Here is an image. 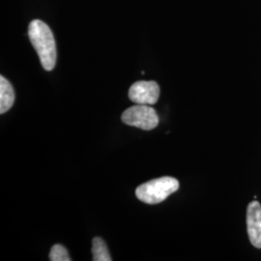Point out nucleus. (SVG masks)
<instances>
[{"label": "nucleus", "instance_id": "obj_1", "mask_svg": "<svg viewBox=\"0 0 261 261\" xmlns=\"http://www.w3.org/2000/svg\"><path fill=\"white\" fill-rule=\"evenodd\" d=\"M28 36L37 51L41 64L46 71H51L56 64V45L53 31L47 23L34 19L28 28Z\"/></svg>", "mask_w": 261, "mask_h": 261}, {"label": "nucleus", "instance_id": "obj_2", "mask_svg": "<svg viewBox=\"0 0 261 261\" xmlns=\"http://www.w3.org/2000/svg\"><path fill=\"white\" fill-rule=\"evenodd\" d=\"M179 189L177 179L161 177L148 181L136 190V196L144 203L158 204L166 200L171 194Z\"/></svg>", "mask_w": 261, "mask_h": 261}, {"label": "nucleus", "instance_id": "obj_3", "mask_svg": "<svg viewBox=\"0 0 261 261\" xmlns=\"http://www.w3.org/2000/svg\"><path fill=\"white\" fill-rule=\"evenodd\" d=\"M122 121L128 126L151 130L158 126L160 120L157 112L153 108L148 105L137 103L123 112Z\"/></svg>", "mask_w": 261, "mask_h": 261}, {"label": "nucleus", "instance_id": "obj_4", "mask_svg": "<svg viewBox=\"0 0 261 261\" xmlns=\"http://www.w3.org/2000/svg\"><path fill=\"white\" fill-rule=\"evenodd\" d=\"M129 98L138 105H155L160 98V86L156 82H138L130 86Z\"/></svg>", "mask_w": 261, "mask_h": 261}, {"label": "nucleus", "instance_id": "obj_5", "mask_svg": "<svg viewBox=\"0 0 261 261\" xmlns=\"http://www.w3.org/2000/svg\"><path fill=\"white\" fill-rule=\"evenodd\" d=\"M247 229L252 246L261 249V205L252 201L247 209Z\"/></svg>", "mask_w": 261, "mask_h": 261}, {"label": "nucleus", "instance_id": "obj_6", "mask_svg": "<svg viewBox=\"0 0 261 261\" xmlns=\"http://www.w3.org/2000/svg\"><path fill=\"white\" fill-rule=\"evenodd\" d=\"M15 102V92L13 86L3 76H0V113L8 112Z\"/></svg>", "mask_w": 261, "mask_h": 261}, {"label": "nucleus", "instance_id": "obj_7", "mask_svg": "<svg viewBox=\"0 0 261 261\" xmlns=\"http://www.w3.org/2000/svg\"><path fill=\"white\" fill-rule=\"evenodd\" d=\"M92 254L94 261L112 260L106 243L100 237H95L92 241Z\"/></svg>", "mask_w": 261, "mask_h": 261}, {"label": "nucleus", "instance_id": "obj_8", "mask_svg": "<svg viewBox=\"0 0 261 261\" xmlns=\"http://www.w3.org/2000/svg\"><path fill=\"white\" fill-rule=\"evenodd\" d=\"M49 259L51 261L71 260L67 250L62 245H59V244H56L51 248L49 252Z\"/></svg>", "mask_w": 261, "mask_h": 261}]
</instances>
